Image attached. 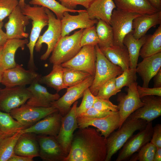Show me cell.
<instances>
[{"label": "cell", "mask_w": 161, "mask_h": 161, "mask_svg": "<svg viewBox=\"0 0 161 161\" xmlns=\"http://www.w3.org/2000/svg\"><path fill=\"white\" fill-rule=\"evenodd\" d=\"M2 133L0 130V134Z\"/></svg>", "instance_id": "94428289"}, {"label": "cell", "mask_w": 161, "mask_h": 161, "mask_svg": "<svg viewBox=\"0 0 161 161\" xmlns=\"http://www.w3.org/2000/svg\"><path fill=\"white\" fill-rule=\"evenodd\" d=\"M116 8L141 15L151 14L160 11L148 0H113Z\"/></svg>", "instance_id": "f1b7e54d"}, {"label": "cell", "mask_w": 161, "mask_h": 161, "mask_svg": "<svg viewBox=\"0 0 161 161\" xmlns=\"http://www.w3.org/2000/svg\"><path fill=\"white\" fill-rule=\"evenodd\" d=\"M141 15L129 12L117 8L112 13L110 20L114 38V44L123 46L125 37L132 31V22L136 17Z\"/></svg>", "instance_id": "ba28073f"}, {"label": "cell", "mask_w": 161, "mask_h": 161, "mask_svg": "<svg viewBox=\"0 0 161 161\" xmlns=\"http://www.w3.org/2000/svg\"><path fill=\"white\" fill-rule=\"evenodd\" d=\"M147 123L142 119H127L117 131L113 132L106 139L107 155L105 161H110L134 133L144 128Z\"/></svg>", "instance_id": "7a4b0ae2"}, {"label": "cell", "mask_w": 161, "mask_h": 161, "mask_svg": "<svg viewBox=\"0 0 161 161\" xmlns=\"http://www.w3.org/2000/svg\"><path fill=\"white\" fill-rule=\"evenodd\" d=\"M34 157L26 156L15 154L11 157L8 161H32Z\"/></svg>", "instance_id": "681fc988"}, {"label": "cell", "mask_w": 161, "mask_h": 161, "mask_svg": "<svg viewBox=\"0 0 161 161\" xmlns=\"http://www.w3.org/2000/svg\"><path fill=\"white\" fill-rule=\"evenodd\" d=\"M93 107L102 111L117 112L118 111L117 105L113 104L109 100L97 97Z\"/></svg>", "instance_id": "ee69618b"}, {"label": "cell", "mask_w": 161, "mask_h": 161, "mask_svg": "<svg viewBox=\"0 0 161 161\" xmlns=\"http://www.w3.org/2000/svg\"><path fill=\"white\" fill-rule=\"evenodd\" d=\"M157 147L161 148V124L158 123L153 127V131L150 141Z\"/></svg>", "instance_id": "c3c4849f"}, {"label": "cell", "mask_w": 161, "mask_h": 161, "mask_svg": "<svg viewBox=\"0 0 161 161\" xmlns=\"http://www.w3.org/2000/svg\"><path fill=\"white\" fill-rule=\"evenodd\" d=\"M29 3L30 4L41 6L48 9L55 14L57 18L60 20L63 17L65 12L78 13L82 10L68 9L55 0H31Z\"/></svg>", "instance_id": "d590c367"}, {"label": "cell", "mask_w": 161, "mask_h": 161, "mask_svg": "<svg viewBox=\"0 0 161 161\" xmlns=\"http://www.w3.org/2000/svg\"><path fill=\"white\" fill-rule=\"evenodd\" d=\"M64 7L70 10H75L78 5H81L86 8H88L93 0H59Z\"/></svg>", "instance_id": "f6af8a7d"}, {"label": "cell", "mask_w": 161, "mask_h": 161, "mask_svg": "<svg viewBox=\"0 0 161 161\" xmlns=\"http://www.w3.org/2000/svg\"><path fill=\"white\" fill-rule=\"evenodd\" d=\"M69 12H65L61 20L62 37L69 35L75 30L83 29L93 26L98 21L97 19H91L86 10H82L76 15H71Z\"/></svg>", "instance_id": "ffe728a7"}, {"label": "cell", "mask_w": 161, "mask_h": 161, "mask_svg": "<svg viewBox=\"0 0 161 161\" xmlns=\"http://www.w3.org/2000/svg\"><path fill=\"white\" fill-rule=\"evenodd\" d=\"M161 67V52L144 58L141 62L137 64L136 71L142 79L143 87H148L151 80Z\"/></svg>", "instance_id": "603a6c76"}, {"label": "cell", "mask_w": 161, "mask_h": 161, "mask_svg": "<svg viewBox=\"0 0 161 161\" xmlns=\"http://www.w3.org/2000/svg\"><path fill=\"white\" fill-rule=\"evenodd\" d=\"M136 73L135 69L130 67L123 71L121 74L115 78L117 88L121 90L123 87H128L136 81L137 78Z\"/></svg>", "instance_id": "74e56055"}, {"label": "cell", "mask_w": 161, "mask_h": 161, "mask_svg": "<svg viewBox=\"0 0 161 161\" xmlns=\"http://www.w3.org/2000/svg\"><path fill=\"white\" fill-rule=\"evenodd\" d=\"M3 22L2 21H0V29H1L3 26Z\"/></svg>", "instance_id": "6f0895ef"}, {"label": "cell", "mask_w": 161, "mask_h": 161, "mask_svg": "<svg viewBox=\"0 0 161 161\" xmlns=\"http://www.w3.org/2000/svg\"><path fill=\"white\" fill-rule=\"evenodd\" d=\"M83 30L80 29L71 35L61 36L52 52L50 63L61 64L75 56L82 48L80 40Z\"/></svg>", "instance_id": "277c9868"}, {"label": "cell", "mask_w": 161, "mask_h": 161, "mask_svg": "<svg viewBox=\"0 0 161 161\" xmlns=\"http://www.w3.org/2000/svg\"><path fill=\"white\" fill-rule=\"evenodd\" d=\"M154 7L161 10V0H148Z\"/></svg>", "instance_id": "f5cc1de1"}, {"label": "cell", "mask_w": 161, "mask_h": 161, "mask_svg": "<svg viewBox=\"0 0 161 161\" xmlns=\"http://www.w3.org/2000/svg\"><path fill=\"white\" fill-rule=\"evenodd\" d=\"M161 52V24L154 33L148 35L142 46L140 55L143 58Z\"/></svg>", "instance_id": "1f68e13d"}, {"label": "cell", "mask_w": 161, "mask_h": 161, "mask_svg": "<svg viewBox=\"0 0 161 161\" xmlns=\"http://www.w3.org/2000/svg\"><path fill=\"white\" fill-rule=\"evenodd\" d=\"M144 105L139 108L127 118L142 119L148 123L161 115V97L147 96L141 99Z\"/></svg>", "instance_id": "44dd1931"}, {"label": "cell", "mask_w": 161, "mask_h": 161, "mask_svg": "<svg viewBox=\"0 0 161 161\" xmlns=\"http://www.w3.org/2000/svg\"><path fill=\"white\" fill-rule=\"evenodd\" d=\"M3 47V46L0 47V55L1 53L2 49Z\"/></svg>", "instance_id": "91938a15"}, {"label": "cell", "mask_w": 161, "mask_h": 161, "mask_svg": "<svg viewBox=\"0 0 161 161\" xmlns=\"http://www.w3.org/2000/svg\"><path fill=\"white\" fill-rule=\"evenodd\" d=\"M21 8L23 13L32 20L30 41L26 45L30 53L28 65L30 69L34 70L35 66L34 60V49L41 30L48 25V17L45 11V7L42 6L35 5L31 6L25 3L24 6Z\"/></svg>", "instance_id": "3957f363"}, {"label": "cell", "mask_w": 161, "mask_h": 161, "mask_svg": "<svg viewBox=\"0 0 161 161\" xmlns=\"http://www.w3.org/2000/svg\"><path fill=\"white\" fill-rule=\"evenodd\" d=\"M64 67L60 64H53L52 69L48 75L40 77L38 82L53 88L57 92L61 90L67 89L63 78Z\"/></svg>", "instance_id": "4dcf8cb0"}, {"label": "cell", "mask_w": 161, "mask_h": 161, "mask_svg": "<svg viewBox=\"0 0 161 161\" xmlns=\"http://www.w3.org/2000/svg\"><path fill=\"white\" fill-rule=\"evenodd\" d=\"M161 161V148L157 147L155 153L153 161Z\"/></svg>", "instance_id": "db71d44e"}, {"label": "cell", "mask_w": 161, "mask_h": 161, "mask_svg": "<svg viewBox=\"0 0 161 161\" xmlns=\"http://www.w3.org/2000/svg\"><path fill=\"white\" fill-rule=\"evenodd\" d=\"M81 103L78 107H77L76 114L77 117L86 112L93 107L95 101L97 97L94 95L90 91L89 88H87L84 92Z\"/></svg>", "instance_id": "b9f144b4"}, {"label": "cell", "mask_w": 161, "mask_h": 161, "mask_svg": "<svg viewBox=\"0 0 161 161\" xmlns=\"http://www.w3.org/2000/svg\"><path fill=\"white\" fill-rule=\"evenodd\" d=\"M8 136V135L3 133L0 134V144L3 139L6 136Z\"/></svg>", "instance_id": "9f6ffc18"}, {"label": "cell", "mask_w": 161, "mask_h": 161, "mask_svg": "<svg viewBox=\"0 0 161 161\" xmlns=\"http://www.w3.org/2000/svg\"><path fill=\"white\" fill-rule=\"evenodd\" d=\"M137 91L140 97L150 95L161 97V87L149 88L144 87L139 85L137 86Z\"/></svg>", "instance_id": "bcb514c9"}, {"label": "cell", "mask_w": 161, "mask_h": 161, "mask_svg": "<svg viewBox=\"0 0 161 161\" xmlns=\"http://www.w3.org/2000/svg\"><path fill=\"white\" fill-rule=\"evenodd\" d=\"M45 10L48 17V27L43 35L39 36L35 47L36 51L39 52L43 43L47 45L46 51L41 57L42 60H45L49 57L61 37V20L56 18L48 9L45 7Z\"/></svg>", "instance_id": "8992f818"}, {"label": "cell", "mask_w": 161, "mask_h": 161, "mask_svg": "<svg viewBox=\"0 0 161 161\" xmlns=\"http://www.w3.org/2000/svg\"><path fill=\"white\" fill-rule=\"evenodd\" d=\"M18 4V0H0V21L9 16Z\"/></svg>", "instance_id": "7bdbcfd3"}, {"label": "cell", "mask_w": 161, "mask_h": 161, "mask_svg": "<svg viewBox=\"0 0 161 161\" xmlns=\"http://www.w3.org/2000/svg\"><path fill=\"white\" fill-rule=\"evenodd\" d=\"M8 39L6 33L1 29H0V47L3 46Z\"/></svg>", "instance_id": "816d5d0a"}, {"label": "cell", "mask_w": 161, "mask_h": 161, "mask_svg": "<svg viewBox=\"0 0 161 161\" xmlns=\"http://www.w3.org/2000/svg\"><path fill=\"white\" fill-rule=\"evenodd\" d=\"M25 0H19L18 1V5L20 7H22L24 6L25 3Z\"/></svg>", "instance_id": "11a10c76"}, {"label": "cell", "mask_w": 161, "mask_h": 161, "mask_svg": "<svg viewBox=\"0 0 161 161\" xmlns=\"http://www.w3.org/2000/svg\"><path fill=\"white\" fill-rule=\"evenodd\" d=\"M39 146V157L43 161H64L67 155L55 137L47 135L37 136Z\"/></svg>", "instance_id": "d6986e66"}, {"label": "cell", "mask_w": 161, "mask_h": 161, "mask_svg": "<svg viewBox=\"0 0 161 161\" xmlns=\"http://www.w3.org/2000/svg\"><path fill=\"white\" fill-rule=\"evenodd\" d=\"M156 149L157 147L150 142L142 147L130 161H153Z\"/></svg>", "instance_id": "f35d334b"}, {"label": "cell", "mask_w": 161, "mask_h": 161, "mask_svg": "<svg viewBox=\"0 0 161 161\" xmlns=\"http://www.w3.org/2000/svg\"><path fill=\"white\" fill-rule=\"evenodd\" d=\"M62 116L58 111L50 114L30 127L21 130L22 133H32L56 137L59 132Z\"/></svg>", "instance_id": "ac0fdd59"}, {"label": "cell", "mask_w": 161, "mask_h": 161, "mask_svg": "<svg viewBox=\"0 0 161 161\" xmlns=\"http://www.w3.org/2000/svg\"><path fill=\"white\" fill-rule=\"evenodd\" d=\"M161 24V10L153 14L138 16L133 21V35L135 39H139L146 35L150 28Z\"/></svg>", "instance_id": "d4e9b609"}, {"label": "cell", "mask_w": 161, "mask_h": 161, "mask_svg": "<svg viewBox=\"0 0 161 161\" xmlns=\"http://www.w3.org/2000/svg\"><path fill=\"white\" fill-rule=\"evenodd\" d=\"M96 59L95 46L86 45L73 58L61 64L64 68L83 71L94 76Z\"/></svg>", "instance_id": "30bf717a"}, {"label": "cell", "mask_w": 161, "mask_h": 161, "mask_svg": "<svg viewBox=\"0 0 161 161\" xmlns=\"http://www.w3.org/2000/svg\"><path fill=\"white\" fill-rule=\"evenodd\" d=\"M22 133L21 130L7 136L0 144V161H8L14 155V148L19 137Z\"/></svg>", "instance_id": "836d02e7"}, {"label": "cell", "mask_w": 161, "mask_h": 161, "mask_svg": "<svg viewBox=\"0 0 161 161\" xmlns=\"http://www.w3.org/2000/svg\"><path fill=\"white\" fill-rule=\"evenodd\" d=\"M91 76L89 74L83 71L64 67V82L67 87L78 85Z\"/></svg>", "instance_id": "8d00e7d4"}, {"label": "cell", "mask_w": 161, "mask_h": 161, "mask_svg": "<svg viewBox=\"0 0 161 161\" xmlns=\"http://www.w3.org/2000/svg\"><path fill=\"white\" fill-rule=\"evenodd\" d=\"M77 121L79 129L89 126L96 128L101 135L106 139L110 134L118 128L120 117L118 112L101 118L78 117Z\"/></svg>", "instance_id": "9a60e30c"}, {"label": "cell", "mask_w": 161, "mask_h": 161, "mask_svg": "<svg viewBox=\"0 0 161 161\" xmlns=\"http://www.w3.org/2000/svg\"><path fill=\"white\" fill-rule=\"evenodd\" d=\"M96 24V30L99 41V47H107L113 46V34L111 25L101 20H98Z\"/></svg>", "instance_id": "d6a6232c"}, {"label": "cell", "mask_w": 161, "mask_h": 161, "mask_svg": "<svg viewBox=\"0 0 161 161\" xmlns=\"http://www.w3.org/2000/svg\"><path fill=\"white\" fill-rule=\"evenodd\" d=\"M2 72V71L0 69V83L1 80Z\"/></svg>", "instance_id": "680465c9"}, {"label": "cell", "mask_w": 161, "mask_h": 161, "mask_svg": "<svg viewBox=\"0 0 161 161\" xmlns=\"http://www.w3.org/2000/svg\"><path fill=\"white\" fill-rule=\"evenodd\" d=\"M99 42L95 25L83 30L80 40L82 47L86 45L95 46L98 44Z\"/></svg>", "instance_id": "60d3db41"}, {"label": "cell", "mask_w": 161, "mask_h": 161, "mask_svg": "<svg viewBox=\"0 0 161 161\" xmlns=\"http://www.w3.org/2000/svg\"><path fill=\"white\" fill-rule=\"evenodd\" d=\"M24 129L9 113L0 110V130L2 133L9 136Z\"/></svg>", "instance_id": "e575fe53"}, {"label": "cell", "mask_w": 161, "mask_h": 161, "mask_svg": "<svg viewBox=\"0 0 161 161\" xmlns=\"http://www.w3.org/2000/svg\"><path fill=\"white\" fill-rule=\"evenodd\" d=\"M100 48L104 55L111 62L121 67L123 71L130 67L129 56L124 45H114L110 47Z\"/></svg>", "instance_id": "83f0119b"}, {"label": "cell", "mask_w": 161, "mask_h": 161, "mask_svg": "<svg viewBox=\"0 0 161 161\" xmlns=\"http://www.w3.org/2000/svg\"><path fill=\"white\" fill-rule=\"evenodd\" d=\"M40 77L34 70H26L17 64L14 67L2 71L1 83L6 87L25 86L39 80Z\"/></svg>", "instance_id": "8fae6325"}, {"label": "cell", "mask_w": 161, "mask_h": 161, "mask_svg": "<svg viewBox=\"0 0 161 161\" xmlns=\"http://www.w3.org/2000/svg\"><path fill=\"white\" fill-rule=\"evenodd\" d=\"M35 134L22 133L16 143L14 153L16 155L32 156H39V146Z\"/></svg>", "instance_id": "4316f807"}, {"label": "cell", "mask_w": 161, "mask_h": 161, "mask_svg": "<svg viewBox=\"0 0 161 161\" xmlns=\"http://www.w3.org/2000/svg\"><path fill=\"white\" fill-rule=\"evenodd\" d=\"M28 42L27 39H7L3 46L0 56V69L2 71L16 66L17 64L15 60V56L17 50L19 48L23 50L25 45Z\"/></svg>", "instance_id": "cb8c5ba5"}, {"label": "cell", "mask_w": 161, "mask_h": 161, "mask_svg": "<svg viewBox=\"0 0 161 161\" xmlns=\"http://www.w3.org/2000/svg\"><path fill=\"white\" fill-rule=\"evenodd\" d=\"M154 87H161V69L154 77Z\"/></svg>", "instance_id": "f907efd6"}, {"label": "cell", "mask_w": 161, "mask_h": 161, "mask_svg": "<svg viewBox=\"0 0 161 161\" xmlns=\"http://www.w3.org/2000/svg\"><path fill=\"white\" fill-rule=\"evenodd\" d=\"M115 78L109 79L103 84L99 89L96 96L109 100L111 96L120 92L121 90H118L116 87Z\"/></svg>", "instance_id": "ab89813d"}, {"label": "cell", "mask_w": 161, "mask_h": 161, "mask_svg": "<svg viewBox=\"0 0 161 161\" xmlns=\"http://www.w3.org/2000/svg\"><path fill=\"white\" fill-rule=\"evenodd\" d=\"M94 76H91L80 83L68 87L66 93L61 97L51 103V106L57 109L62 116L65 115L71 106L78 100L83 96L85 91L92 85Z\"/></svg>", "instance_id": "5bb4252c"}, {"label": "cell", "mask_w": 161, "mask_h": 161, "mask_svg": "<svg viewBox=\"0 0 161 161\" xmlns=\"http://www.w3.org/2000/svg\"><path fill=\"white\" fill-rule=\"evenodd\" d=\"M8 19L4 26L8 39L28 37L29 34L26 32V27L29 24L30 19L23 13L18 4L8 16Z\"/></svg>", "instance_id": "e0dca14e"}, {"label": "cell", "mask_w": 161, "mask_h": 161, "mask_svg": "<svg viewBox=\"0 0 161 161\" xmlns=\"http://www.w3.org/2000/svg\"><path fill=\"white\" fill-rule=\"evenodd\" d=\"M116 8L113 0H93L86 10L91 19L101 20L110 25L112 12Z\"/></svg>", "instance_id": "484cf974"}, {"label": "cell", "mask_w": 161, "mask_h": 161, "mask_svg": "<svg viewBox=\"0 0 161 161\" xmlns=\"http://www.w3.org/2000/svg\"><path fill=\"white\" fill-rule=\"evenodd\" d=\"M152 122L147 123L145 127L132 136L125 143L120 152L116 161H123L127 159L151 139L153 131Z\"/></svg>", "instance_id": "2e32d148"}, {"label": "cell", "mask_w": 161, "mask_h": 161, "mask_svg": "<svg viewBox=\"0 0 161 161\" xmlns=\"http://www.w3.org/2000/svg\"><path fill=\"white\" fill-rule=\"evenodd\" d=\"M106 139L89 127L74 134L69 152L64 161H105Z\"/></svg>", "instance_id": "6da1fadb"}, {"label": "cell", "mask_w": 161, "mask_h": 161, "mask_svg": "<svg viewBox=\"0 0 161 161\" xmlns=\"http://www.w3.org/2000/svg\"><path fill=\"white\" fill-rule=\"evenodd\" d=\"M137 85L136 81L133 82L128 87L127 94L120 93L117 96L118 112L120 117L118 129L132 113L144 104L138 95Z\"/></svg>", "instance_id": "9c48e42d"}, {"label": "cell", "mask_w": 161, "mask_h": 161, "mask_svg": "<svg viewBox=\"0 0 161 161\" xmlns=\"http://www.w3.org/2000/svg\"><path fill=\"white\" fill-rule=\"evenodd\" d=\"M30 96L24 86L0 88V110L10 113L12 110L25 103Z\"/></svg>", "instance_id": "7c38bea8"}, {"label": "cell", "mask_w": 161, "mask_h": 161, "mask_svg": "<svg viewBox=\"0 0 161 161\" xmlns=\"http://www.w3.org/2000/svg\"><path fill=\"white\" fill-rule=\"evenodd\" d=\"M38 80L34 81L27 89L31 94L26 103L30 105L39 107L51 106V103L57 100L60 96L58 93L52 94L45 87L41 85Z\"/></svg>", "instance_id": "7402d4cb"}, {"label": "cell", "mask_w": 161, "mask_h": 161, "mask_svg": "<svg viewBox=\"0 0 161 161\" xmlns=\"http://www.w3.org/2000/svg\"><path fill=\"white\" fill-rule=\"evenodd\" d=\"M57 111H58V110L52 106L48 107H36L26 103L12 110L10 113L25 129Z\"/></svg>", "instance_id": "52a82bcc"}, {"label": "cell", "mask_w": 161, "mask_h": 161, "mask_svg": "<svg viewBox=\"0 0 161 161\" xmlns=\"http://www.w3.org/2000/svg\"><path fill=\"white\" fill-rule=\"evenodd\" d=\"M114 112H115L100 111L92 107L78 117L91 118H101L105 117Z\"/></svg>", "instance_id": "7dc6e473"}, {"label": "cell", "mask_w": 161, "mask_h": 161, "mask_svg": "<svg viewBox=\"0 0 161 161\" xmlns=\"http://www.w3.org/2000/svg\"><path fill=\"white\" fill-rule=\"evenodd\" d=\"M96 59L94 79L89 89L96 96L100 87L109 79L116 77L123 71L121 67L111 62L104 55L98 45L95 46Z\"/></svg>", "instance_id": "5b68a950"}, {"label": "cell", "mask_w": 161, "mask_h": 161, "mask_svg": "<svg viewBox=\"0 0 161 161\" xmlns=\"http://www.w3.org/2000/svg\"><path fill=\"white\" fill-rule=\"evenodd\" d=\"M78 103V101H75L68 113L62 117L60 130L55 137L67 155L70 150L74 132L78 128L76 114Z\"/></svg>", "instance_id": "4fadbf2b"}, {"label": "cell", "mask_w": 161, "mask_h": 161, "mask_svg": "<svg viewBox=\"0 0 161 161\" xmlns=\"http://www.w3.org/2000/svg\"><path fill=\"white\" fill-rule=\"evenodd\" d=\"M147 36L145 35L137 39L134 38L131 32L125 37L123 44L126 48L129 56L130 68L136 69L141 49L145 41Z\"/></svg>", "instance_id": "f546056e"}]
</instances>
